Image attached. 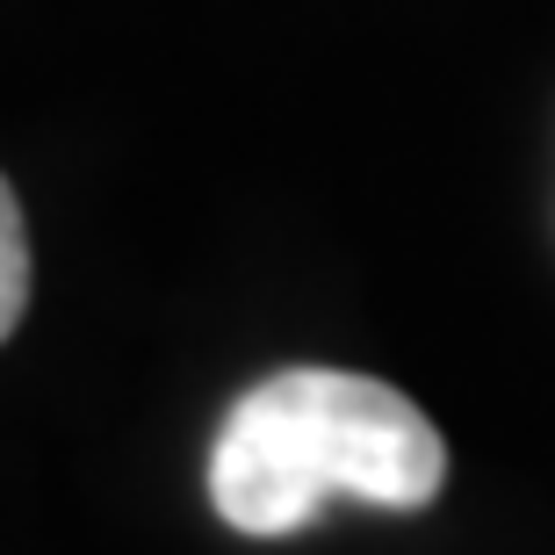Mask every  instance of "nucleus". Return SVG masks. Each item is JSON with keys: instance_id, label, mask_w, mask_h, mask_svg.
I'll return each mask as SVG.
<instances>
[{"instance_id": "nucleus-1", "label": "nucleus", "mask_w": 555, "mask_h": 555, "mask_svg": "<svg viewBox=\"0 0 555 555\" xmlns=\"http://www.w3.org/2000/svg\"><path fill=\"white\" fill-rule=\"evenodd\" d=\"M448 483V448L404 390L347 369H282L231 404L209 448V505L253 541L296 534L332 498L418 513Z\"/></svg>"}, {"instance_id": "nucleus-2", "label": "nucleus", "mask_w": 555, "mask_h": 555, "mask_svg": "<svg viewBox=\"0 0 555 555\" xmlns=\"http://www.w3.org/2000/svg\"><path fill=\"white\" fill-rule=\"evenodd\" d=\"M22 310H29V231H22L15 188L0 181V339L22 325Z\"/></svg>"}]
</instances>
